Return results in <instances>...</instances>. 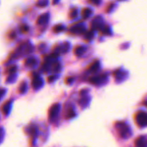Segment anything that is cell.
<instances>
[{"mask_svg":"<svg viewBox=\"0 0 147 147\" xmlns=\"http://www.w3.org/2000/svg\"><path fill=\"white\" fill-rule=\"evenodd\" d=\"M137 121L141 126H145L147 125V114L145 113H141L138 115Z\"/></svg>","mask_w":147,"mask_h":147,"instance_id":"1","label":"cell"},{"mask_svg":"<svg viewBox=\"0 0 147 147\" xmlns=\"http://www.w3.org/2000/svg\"><path fill=\"white\" fill-rule=\"evenodd\" d=\"M137 147H147V137L141 136L136 141Z\"/></svg>","mask_w":147,"mask_h":147,"instance_id":"2","label":"cell"},{"mask_svg":"<svg viewBox=\"0 0 147 147\" xmlns=\"http://www.w3.org/2000/svg\"><path fill=\"white\" fill-rule=\"evenodd\" d=\"M4 137V131L2 128H0V143L2 141Z\"/></svg>","mask_w":147,"mask_h":147,"instance_id":"3","label":"cell"},{"mask_svg":"<svg viewBox=\"0 0 147 147\" xmlns=\"http://www.w3.org/2000/svg\"><path fill=\"white\" fill-rule=\"evenodd\" d=\"M4 92H4V90H0V98H1V97H2V95H3Z\"/></svg>","mask_w":147,"mask_h":147,"instance_id":"4","label":"cell"}]
</instances>
